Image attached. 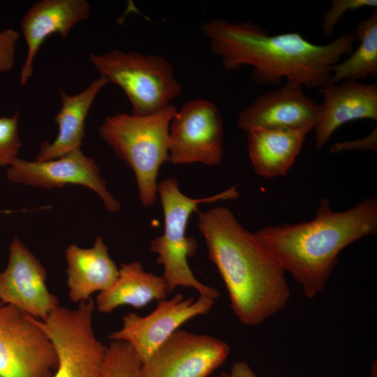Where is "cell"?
Segmentation results:
<instances>
[{
    "label": "cell",
    "mask_w": 377,
    "mask_h": 377,
    "mask_svg": "<svg viewBox=\"0 0 377 377\" xmlns=\"http://www.w3.org/2000/svg\"><path fill=\"white\" fill-rule=\"evenodd\" d=\"M201 30L225 71L248 65L258 84L279 86L286 78V82L319 89L330 82L332 67L353 52L356 41L353 34H345L330 43L317 45L298 32L270 35L252 22L225 19L210 20Z\"/></svg>",
    "instance_id": "1"
},
{
    "label": "cell",
    "mask_w": 377,
    "mask_h": 377,
    "mask_svg": "<svg viewBox=\"0 0 377 377\" xmlns=\"http://www.w3.org/2000/svg\"><path fill=\"white\" fill-rule=\"evenodd\" d=\"M198 227L242 324L260 325L286 307L290 290L285 272L228 208L199 212Z\"/></svg>",
    "instance_id": "2"
},
{
    "label": "cell",
    "mask_w": 377,
    "mask_h": 377,
    "mask_svg": "<svg viewBox=\"0 0 377 377\" xmlns=\"http://www.w3.org/2000/svg\"><path fill=\"white\" fill-rule=\"evenodd\" d=\"M376 232L377 198L373 196L341 212L333 211L324 198L312 220L265 226L253 234L304 295L313 299L325 289L341 251Z\"/></svg>",
    "instance_id": "3"
},
{
    "label": "cell",
    "mask_w": 377,
    "mask_h": 377,
    "mask_svg": "<svg viewBox=\"0 0 377 377\" xmlns=\"http://www.w3.org/2000/svg\"><path fill=\"white\" fill-rule=\"evenodd\" d=\"M177 108L172 104L148 115L117 113L105 117L98 134L133 171L139 198L154 206L158 195L157 177L169 161V130Z\"/></svg>",
    "instance_id": "4"
},
{
    "label": "cell",
    "mask_w": 377,
    "mask_h": 377,
    "mask_svg": "<svg viewBox=\"0 0 377 377\" xmlns=\"http://www.w3.org/2000/svg\"><path fill=\"white\" fill-rule=\"evenodd\" d=\"M158 195L163 207V233L151 240L150 250L157 255L156 262L163 267L162 277L168 293L179 286L195 288L199 295L215 300L220 293L194 276L188 259L195 255L198 244L192 237L186 235V228L192 213L198 211L202 203L237 198L239 192L232 186L221 193L202 198H192L184 195L175 177H168L158 184Z\"/></svg>",
    "instance_id": "5"
},
{
    "label": "cell",
    "mask_w": 377,
    "mask_h": 377,
    "mask_svg": "<svg viewBox=\"0 0 377 377\" xmlns=\"http://www.w3.org/2000/svg\"><path fill=\"white\" fill-rule=\"evenodd\" d=\"M89 59L101 76L124 91L133 114L157 112L182 93L172 64L163 56L114 48L103 54L90 53Z\"/></svg>",
    "instance_id": "6"
},
{
    "label": "cell",
    "mask_w": 377,
    "mask_h": 377,
    "mask_svg": "<svg viewBox=\"0 0 377 377\" xmlns=\"http://www.w3.org/2000/svg\"><path fill=\"white\" fill-rule=\"evenodd\" d=\"M94 309L90 298L76 309L58 305L45 319L36 318L56 350L57 366L52 377H102L106 346L94 333Z\"/></svg>",
    "instance_id": "7"
},
{
    "label": "cell",
    "mask_w": 377,
    "mask_h": 377,
    "mask_svg": "<svg viewBox=\"0 0 377 377\" xmlns=\"http://www.w3.org/2000/svg\"><path fill=\"white\" fill-rule=\"evenodd\" d=\"M56 350L36 318L0 301V377H52Z\"/></svg>",
    "instance_id": "8"
},
{
    "label": "cell",
    "mask_w": 377,
    "mask_h": 377,
    "mask_svg": "<svg viewBox=\"0 0 377 377\" xmlns=\"http://www.w3.org/2000/svg\"><path fill=\"white\" fill-rule=\"evenodd\" d=\"M223 120L212 102L198 98L177 110L169 130V161L219 165L223 154Z\"/></svg>",
    "instance_id": "9"
},
{
    "label": "cell",
    "mask_w": 377,
    "mask_h": 377,
    "mask_svg": "<svg viewBox=\"0 0 377 377\" xmlns=\"http://www.w3.org/2000/svg\"><path fill=\"white\" fill-rule=\"evenodd\" d=\"M215 300L205 295L195 299L178 293L171 299L158 301L156 309L147 316L126 314L121 328L108 338L128 343L142 364L183 324L207 313Z\"/></svg>",
    "instance_id": "10"
},
{
    "label": "cell",
    "mask_w": 377,
    "mask_h": 377,
    "mask_svg": "<svg viewBox=\"0 0 377 377\" xmlns=\"http://www.w3.org/2000/svg\"><path fill=\"white\" fill-rule=\"evenodd\" d=\"M7 179L15 184L54 189L80 185L93 191L110 212L119 210V202L108 190L96 161L81 149L47 161H27L17 157L8 166Z\"/></svg>",
    "instance_id": "11"
},
{
    "label": "cell",
    "mask_w": 377,
    "mask_h": 377,
    "mask_svg": "<svg viewBox=\"0 0 377 377\" xmlns=\"http://www.w3.org/2000/svg\"><path fill=\"white\" fill-rule=\"evenodd\" d=\"M229 353L216 337L178 330L142 364L140 377H208Z\"/></svg>",
    "instance_id": "12"
},
{
    "label": "cell",
    "mask_w": 377,
    "mask_h": 377,
    "mask_svg": "<svg viewBox=\"0 0 377 377\" xmlns=\"http://www.w3.org/2000/svg\"><path fill=\"white\" fill-rule=\"evenodd\" d=\"M40 261L17 237L9 246L8 264L0 272V301L28 315L45 319L59 303L46 286Z\"/></svg>",
    "instance_id": "13"
},
{
    "label": "cell",
    "mask_w": 377,
    "mask_h": 377,
    "mask_svg": "<svg viewBox=\"0 0 377 377\" xmlns=\"http://www.w3.org/2000/svg\"><path fill=\"white\" fill-rule=\"evenodd\" d=\"M320 105L303 91V87L286 82L258 96L239 114L237 126L246 133L253 128L313 129Z\"/></svg>",
    "instance_id": "14"
},
{
    "label": "cell",
    "mask_w": 377,
    "mask_h": 377,
    "mask_svg": "<svg viewBox=\"0 0 377 377\" xmlns=\"http://www.w3.org/2000/svg\"><path fill=\"white\" fill-rule=\"evenodd\" d=\"M90 4L86 0H41L32 5L20 21L27 46L20 83L25 85L33 75L34 59L44 41L54 34L67 37L79 22L88 19Z\"/></svg>",
    "instance_id": "15"
},
{
    "label": "cell",
    "mask_w": 377,
    "mask_h": 377,
    "mask_svg": "<svg viewBox=\"0 0 377 377\" xmlns=\"http://www.w3.org/2000/svg\"><path fill=\"white\" fill-rule=\"evenodd\" d=\"M323 101L313 127L315 145L321 149L343 124L357 119L377 120V84L345 80L320 89Z\"/></svg>",
    "instance_id": "16"
},
{
    "label": "cell",
    "mask_w": 377,
    "mask_h": 377,
    "mask_svg": "<svg viewBox=\"0 0 377 377\" xmlns=\"http://www.w3.org/2000/svg\"><path fill=\"white\" fill-rule=\"evenodd\" d=\"M65 258L68 297L74 303L84 302L94 293L104 291L118 276L119 268L101 237L96 238L90 248L69 244Z\"/></svg>",
    "instance_id": "17"
},
{
    "label": "cell",
    "mask_w": 377,
    "mask_h": 377,
    "mask_svg": "<svg viewBox=\"0 0 377 377\" xmlns=\"http://www.w3.org/2000/svg\"><path fill=\"white\" fill-rule=\"evenodd\" d=\"M108 83L105 77L100 75L75 95H68L59 90L61 107L54 117L58 126L57 135L52 142L41 144L34 160L55 159L81 149L90 108L99 91Z\"/></svg>",
    "instance_id": "18"
},
{
    "label": "cell",
    "mask_w": 377,
    "mask_h": 377,
    "mask_svg": "<svg viewBox=\"0 0 377 377\" xmlns=\"http://www.w3.org/2000/svg\"><path fill=\"white\" fill-rule=\"evenodd\" d=\"M310 131L266 128L247 131L249 156L255 172L266 178L286 175Z\"/></svg>",
    "instance_id": "19"
},
{
    "label": "cell",
    "mask_w": 377,
    "mask_h": 377,
    "mask_svg": "<svg viewBox=\"0 0 377 377\" xmlns=\"http://www.w3.org/2000/svg\"><path fill=\"white\" fill-rule=\"evenodd\" d=\"M168 294L162 276L147 272L140 262L133 261L121 264L116 280L96 297L95 307L103 313L124 305L141 309L154 300L166 299Z\"/></svg>",
    "instance_id": "20"
},
{
    "label": "cell",
    "mask_w": 377,
    "mask_h": 377,
    "mask_svg": "<svg viewBox=\"0 0 377 377\" xmlns=\"http://www.w3.org/2000/svg\"><path fill=\"white\" fill-rule=\"evenodd\" d=\"M353 34L359 45L347 59L332 67L331 83L377 76V11L360 22Z\"/></svg>",
    "instance_id": "21"
},
{
    "label": "cell",
    "mask_w": 377,
    "mask_h": 377,
    "mask_svg": "<svg viewBox=\"0 0 377 377\" xmlns=\"http://www.w3.org/2000/svg\"><path fill=\"white\" fill-rule=\"evenodd\" d=\"M142 362L125 341L110 340L102 377H140Z\"/></svg>",
    "instance_id": "22"
},
{
    "label": "cell",
    "mask_w": 377,
    "mask_h": 377,
    "mask_svg": "<svg viewBox=\"0 0 377 377\" xmlns=\"http://www.w3.org/2000/svg\"><path fill=\"white\" fill-rule=\"evenodd\" d=\"M19 118L18 110L0 118V168L9 166L18 157L22 147Z\"/></svg>",
    "instance_id": "23"
},
{
    "label": "cell",
    "mask_w": 377,
    "mask_h": 377,
    "mask_svg": "<svg viewBox=\"0 0 377 377\" xmlns=\"http://www.w3.org/2000/svg\"><path fill=\"white\" fill-rule=\"evenodd\" d=\"M331 3V7L323 15L322 29L327 36L331 35L346 12L377 7L376 0H332Z\"/></svg>",
    "instance_id": "24"
},
{
    "label": "cell",
    "mask_w": 377,
    "mask_h": 377,
    "mask_svg": "<svg viewBox=\"0 0 377 377\" xmlns=\"http://www.w3.org/2000/svg\"><path fill=\"white\" fill-rule=\"evenodd\" d=\"M19 38L20 34L15 29L0 31V73L8 72L13 68Z\"/></svg>",
    "instance_id": "25"
},
{
    "label": "cell",
    "mask_w": 377,
    "mask_h": 377,
    "mask_svg": "<svg viewBox=\"0 0 377 377\" xmlns=\"http://www.w3.org/2000/svg\"><path fill=\"white\" fill-rule=\"evenodd\" d=\"M377 131L376 126L366 137L347 142H337L330 147L331 152H339L346 150H370L376 151Z\"/></svg>",
    "instance_id": "26"
},
{
    "label": "cell",
    "mask_w": 377,
    "mask_h": 377,
    "mask_svg": "<svg viewBox=\"0 0 377 377\" xmlns=\"http://www.w3.org/2000/svg\"><path fill=\"white\" fill-rule=\"evenodd\" d=\"M223 377H257L249 364L244 361L235 362L230 373H223Z\"/></svg>",
    "instance_id": "27"
},
{
    "label": "cell",
    "mask_w": 377,
    "mask_h": 377,
    "mask_svg": "<svg viewBox=\"0 0 377 377\" xmlns=\"http://www.w3.org/2000/svg\"><path fill=\"white\" fill-rule=\"evenodd\" d=\"M219 377H223V373L220 375Z\"/></svg>",
    "instance_id": "28"
}]
</instances>
